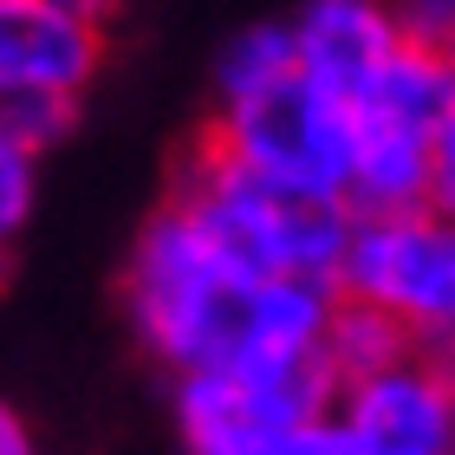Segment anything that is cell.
<instances>
[{
    "mask_svg": "<svg viewBox=\"0 0 455 455\" xmlns=\"http://www.w3.org/2000/svg\"><path fill=\"white\" fill-rule=\"evenodd\" d=\"M339 293L397 313L429 351H455V221L443 209L358 215Z\"/></svg>",
    "mask_w": 455,
    "mask_h": 455,
    "instance_id": "277c9868",
    "label": "cell"
},
{
    "mask_svg": "<svg viewBox=\"0 0 455 455\" xmlns=\"http://www.w3.org/2000/svg\"><path fill=\"white\" fill-rule=\"evenodd\" d=\"M410 351H423V345H417V332H410L397 313H384V306H371V299L339 293V313H332V325H325V364H332L339 384L378 378V371L403 364Z\"/></svg>",
    "mask_w": 455,
    "mask_h": 455,
    "instance_id": "9c48e42d",
    "label": "cell"
},
{
    "mask_svg": "<svg viewBox=\"0 0 455 455\" xmlns=\"http://www.w3.org/2000/svg\"><path fill=\"white\" fill-rule=\"evenodd\" d=\"M358 117V156H351V209L390 215V209H429L436 189V137L390 117Z\"/></svg>",
    "mask_w": 455,
    "mask_h": 455,
    "instance_id": "ba28073f",
    "label": "cell"
},
{
    "mask_svg": "<svg viewBox=\"0 0 455 455\" xmlns=\"http://www.w3.org/2000/svg\"><path fill=\"white\" fill-rule=\"evenodd\" d=\"M339 280L260 274L170 196L124 260V319L163 371H299L325 358Z\"/></svg>",
    "mask_w": 455,
    "mask_h": 455,
    "instance_id": "6da1fadb",
    "label": "cell"
},
{
    "mask_svg": "<svg viewBox=\"0 0 455 455\" xmlns=\"http://www.w3.org/2000/svg\"><path fill=\"white\" fill-rule=\"evenodd\" d=\"M209 137L221 143L241 170L274 182L286 196L351 202V156H358V117L351 98L319 85L313 72H286L267 92L215 98Z\"/></svg>",
    "mask_w": 455,
    "mask_h": 455,
    "instance_id": "3957f363",
    "label": "cell"
},
{
    "mask_svg": "<svg viewBox=\"0 0 455 455\" xmlns=\"http://www.w3.org/2000/svg\"><path fill=\"white\" fill-rule=\"evenodd\" d=\"M351 455H455V351H410L403 364L339 390L332 410Z\"/></svg>",
    "mask_w": 455,
    "mask_h": 455,
    "instance_id": "5b68a950",
    "label": "cell"
},
{
    "mask_svg": "<svg viewBox=\"0 0 455 455\" xmlns=\"http://www.w3.org/2000/svg\"><path fill=\"white\" fill-rule=\"evenodd\" d=\"M33 196H39V156L13 150V143L0 137V247H7L20 228H27Z\"/></svg>",
    "mask_w": 455,
    "mask_h": 455,
    "instance_id": "7c38bea8",
    "label": "cell"
},
{
    "mask_svg": "<svg viewBox=\"0 0 455 455\" xmlns=\"http://www.w3.org/2000/svg\"><path fill=\"white\" fill-rule=\"evenodd\" d=\"M105 72V27L66 0H0V92H78Z\"/></svg>",
    "mask_w": 455,
    "mask_h": 455,
    "instance_id": "8992f818",
    "label": "cell"
},
{
    "mask_svg": "<svg viewBox=\"0 0 455 455\" xmlns=\"http://www.w3.org/2000/svg\"><path fill=\"white\" fill-rule=\"evenodd\" d=\"M247 455H351V443L339 436L332 417H313V423H293V429H274V436H260Z\"/></svg>",
    "mask_w": 455,
    "mask_h": 455,
    "instance_id": "4fadbf2b",
    "label": "cell"
},
{
    "mask_svg": "<svg viewBox=\"0 0 455 455\" xmlns=\"http://www.w3.org/2000/svg\"><path fill=\"white\" fill-rule=\"evenodd\" d=\"M78 105V92H0V137L27 156H46L72 137Z\"/></svg>",
    "mask_w": 455,
    "mask_h": 455,
    "instance_id": "8fae6325",
    "label": "cell"
},
{
    "mask_svg": "<svg viewBox=\"0 0 455 455\" xmlns=\"http://www.w3.org/2000/svg\"><path fill=\"white\" fill-rule=\"evenodd\" d=\"M170 196L209 228L235 260L260 267V274L339 280L345 247H351V221H358L351 202L286 196L274 182H260L254 170H241L209 131H202L189 143V156L176 163V189Z\"/></svg>",
    "mask_w": 455,
    "mask_h": 455,
    "instance_id": "7a4b0ae2",
    "label": "cell"
},
{
    "mask_svg": "<svg viewBox=\"0 0 455 455\" xmlns=\"http://www.w3.org/2000/svg\"><path fill=\"white\" fill-rule=\"evenodd\" d=\"M66 7H72V13H85V20H98V27H111L124 0H66Z\"/></svg>",
    "mask_w": 455,
    "mask_h": 455,
    "instance_id": "e0dca14e",
    "label": "cell"
},
{
    "mask_svg": "<svg viewBox=\"0 0 455 455\" xmlns=\"http://www.w3.org/2000/svg\"><path fill=\"white\" fill-rule=\"evenodd\" d=\"M0 455H39V436H33V423L20 417V410L0 397Z\"/></svg>",
    "mask_w": 455,
    "mask_h": 455,
    "instance_id": "2e32d148",
    "label": "cell"
},
{
    "mask_svg": "<svg viewBox=\"0 0 455 455\" xmlns=\"http://www.w3.org/2000/svg\"><path fill=\"white\" fill-rule=\"evenodd\" d=\"M299 66L332 85L339 98H358L403 46L397 0H306L293 13Z\"/></svg>",
    "mask_w": 455,
    "mask_h": 455,
    "instance_id": "52a82bcc",
    "label": "cell"
},
{
    "mask_svg": "<svg viewBox=\"0 0 455 455\" xmlns=\"http://www.w3.org/2000/svg\"><path fill=\"white\" fill-rule=\"evenodd\" d=\"M299 72V39L293 20H260V27H241L215 59V98H247L267 92L274 78Z\"/></svg>",
    "mask_w": 455,
    "mask_h": 455,
    "instance_id": "30bf717a",
    "label": "cell"
},
{
    "mask_svg": "<svg viewBox=\"0 0 455 455\" xmlns=\"http://www.w3.org/2000/svg\"><path fill=\"white\" fill-rule=\"evenodd\" d=\"M397 20H403V39L455 52V0H397Z\"/></svg>",
    "mask_w": 455,
    "mask_h": 455,
    "instance_id": "5bb4252c",
    "label": "cell"
},
{
    "mask_svg": "<svg viewBox=\"0 0 455 455\" xmlns=\"http://www.w3.org/2000/svg\"><path fill=\"white\" fill-rule=\"evenodd\" d=\"M429 209H443L455 221V111L436 131V189H429Z\"/></svg>",
    "mask_w": 455,
    "mask_h": 455,
    "instance_id": "9a60e30c",
    "label": "cell"
}]
</instances>
